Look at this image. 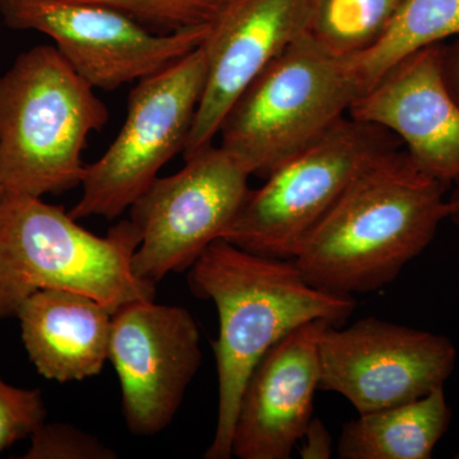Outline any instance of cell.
Listing matches in <instances>:
<instances>
[{"label":"cell","mask_w":459,"mask_h":459,"mask_svg":"<svg viewBox=\"0 0 459 459\" xmlns=\"http://www.w3.org/2000/svg\"><path fill=\"white\" fill-rule=\"evenodd\" d=\"M110 9L131 18L148 31L171 35L208 29L237 0H71Z\"/></svg>","instance_id":"d6986e66"},{"label":"cell","mask_w":459,"mask_h":459,"mask_svg":"<svg viewBox=\"0 0 459 459\" xmlns=\"http://www.w3.org/2000/svg\"><path fill=\"white\" fill-rule=\"evenodd\" d=\"M403 2L313 0L307 33L334 56H359L385 38Z\"/></svg>","instance_id":"ac0fdd59"},{"label":"cell","mask_w":459,"mask_h":459,"mask_svg":"<svg viewBox=\"0 0 459 459\" xmlns=\"http://www.w3.org/2000/svg\"><path fill=\"white\" fill-rule=\"evenodd\" d=\"M448 219H451L453 223H455V225L457 226L459 230V186H457V189H455V192L452 193L451 197L448 198Z\"/></svg>","instance_id":"cb8c5ba5"},{"label":"cell","mask_w":459,"mask_h":459,"mask_svg":"<svg viewBox=\"0 0 459 459\" xmlns=\"http://www.w3.org/2000/svg\"><path fill=\"white\" fill-rule=\"evenodd\" d=\"M188 281L193 294L216 305L220 320L213 344L219 412L204 458L229 459L238 402L263 356L314 320L341 327L356 300L313 286L294 261L255 255L223 238L202 253L189 268Z\"/></svg>","instance_id":"7a4b0ae2"},{"label":"cell","mask_w":459,"mask_h":459,"mask_svg":"<svg viewBox=\"0 0 459 459\" xmlns=\"http://www.w3.org/2000/svg\"><path fill=\"white\" fill-rule=\"evenodd\" d=\"M452 36L459 38V0H404L385 38L349 57L350 68L364 93L404 57Z\"/></svg>","instance_id":"e0dca14e"},{"label":"cell","mask_w":459,"mask_h":459,"mask_svg":"<svg viewBox=\"0 0 459 459\" xmlns=\"http://www.w3.org/2000/svg\"><path fill=\"white\" fill-rule=\"evenodd\" d=\"M108 110L54 45H38L0 75V180L41 198L81 186L91 133Z\"/></svg>","instance_id":"3957f363"},{"label":"cell","mask_w":459,"mask_h":459,"mask_svg":"<svg viewBox=\"0 0 459 459\" xmlns=\"http://www.w3.org/2000/svg\"><path fill=\"white\" fill-rule=\"evenodd\" d=\"M361 93L349 57L305 32L238 96L220 126V147L265 179L343 119Z\"/></svg>","instance_id":"5b68a950"},{"label":"cell","mask_w":459,"mask_h":459,"mask_svg":"<svg viewBox=\"0 0 459 459\" xmlns=\"http://www.w3.org/2000/svg\"><path fill=\"white\" fill-rule=\"evenodd\" d=\"M204 44L162 71L138 81L119 134L98 161L87 165L74 220L126 212L159 171L183 153L207 80Z\"/></svg>","instance_id":"52a82bcc"},{"label":"cell","mask_w":459,"mask_h":459,"mask_svg":"<svg viewBox=\"0 0 459 459\" xmlns=\"http://www.w3.org/2000/svg\"><path fill=\"white\" fill-rule=\"evenodd\" d=\"M448 188L406 151H386L352 181L294 262L323 291L353 296L383 289L448 219Z\"/></svg>","instance_id":"6da1fadb"},{"label":"cell","mask_w":459,"mask_h":459,"mask_svg":"<svg viewBox=\"0 0 459 459\" xmlns=\"http://www.w3.org/2000/svg\"><path fill=\"white\" fill-rule=\"evenodd\" d=\"M25 459H114L117 453L100 442L98 437L83 433L68 424H47L31 437V446Z\"/></svg>","instance_id":"44dd1931"},{"label":"cell","mask_w":459,"mask_h":459,"mask_svg":"<svg viewBox=\"0 0 459 459\" xmlns=\"http://www.w3.org/2000/svg\"><path fill=\"white\" fill-rule=\"evenodd\" d=\"M5 193H7V190H5L4 186H3L2 180H0V202H2L3 198H4Z\"/></svg>","instance_id":"d4e9b609"},{"label":"cell","mask_w":459,"mask_h":459,"mask_svg":"<svg viewBox=\"0 0 459 459\" xmlns=\"http://www.w3.org/2000/svg\"><path fill=\"white\" fill-rule=\"evenodd\" d=\"M300 455L304 459H329L333 453V439L325 422L313 418L300 439Z\"/></svg>","instance_id":"7402d4cb"},{"label":"cell","mask_w":459,"mask_h":459,"mask_svg":"<svg viewBox=\"0 0 459 459\" xmlns=\"http://www.w3.org/2000/svg\"><path fill=\"white\" fill-rule=\"evenodd\" d=\"M45 419L47 407L40 389L18 388L0 377V453L31 437Z\"/></svg>","instance_id":"ffe728a7"},{"label":"cell","mask_w":459,"mask_h":459,"mask_svg":"<svg viewBox=\"0 0 459 459\" xmlns=\"http://www.w3.org/2000/svg\"><path fill=\"white\" fill-rule=\"evenodd\" d=\"M141 244L137 226L120 221L100 238L59 205L5 193L0 202V318L16 316L41 290H68L117 312L124 305L155 300L156 285L132 268Z\"/></svg>","instance_id":"277c9868"},{"label":"cell","mask_w":459,"mask_h":459,"mask_svg":"<svg viewBox=\"0 0 459 459\" xmlns=\"http://www.w3.org/2000/svg\"><path fill=\"white\" fill-rule=\"evenodd\" d=\"M401 141L391 132L344 117L316 143L250 189L221 238L247 252L294 261L352 181Z\"/></svg>","instance_id":"8992f818"},{"label":"cell","mask_w":459,"mask_h":459,"mask_svg":"<svg viewBox=\"0 0 459 459\" xmlns=\"http://www.w3.org/2000/svg\"><path fill=\"white\" fill-rule=\"evenodd\" d=\"M331 323L301 325L263 356L238 402L232 457L289 459L313 419L320 385L319 341Z\"/></svg>","instance_id":"5bb4252c"},{"label":"cell","mask_w":459,"mask_h":459,"mask_svg":"<svg viewBox=\"0 0 459 459\" xmlns=\"http://www.w3.org/2000/svg\"><path fill=\"white\" fill-rule=\"evenodd\" d=\"M442 74L446 90L459 105V38L452 45H442Z\"/></svg>","instance_id":"603a6c76"},{"label":"cell","mask_w":459,"mask_h":459,"mask_svg":"<svg viewBox=\"0 0 459 459\" xmlns=\"http://www.w3.org/2000/svg\"><path fill=\"white\" fill-rule=\"evenodd\" d=\"M16 316L27 355L47 379L80 382L98 376L108 360L113 313L90 296L41 290Z\"/></svg>","instance_id":"9a60e30c"},{"label":"cell","mask_w":459,"mask_h":459,"mask_svg":"<svg viewBox=\"0 0 459 459\" xmlns=\"http://www.w3.org/2000/svg\"><path fill=\"white\" fill-rule=\"evenodd\" d=\"M313 0H237L204 42L207 80L184 160L213 143L226 114L271 62L307 31Z\"/></svg>","instance_id":"7c38bea8"},{"label":"cell","mask_w":459,"mask_h":459,"mask_svg":"<svg viewBox=\"0 0 459 459\" xmlns=\"http://www.w3.org/2000/svg\"><path fill=\"white\" fill-rule=\"evenodd\" d=\"M442 45L392 66L353 101L349 117L391 132L422 171L451 186L459 181V105L444 83Z\"/></svg>","instance_id":"4fadbf2b"},{"label":"cell","mask_w":459,"mask_h":459,"mask_svg":"<svg viewBox=\"0 0 459 459\" xmlns=\"http://www.w3.org/2000/svg\"><path fill=\"white\" fill-rule=\"evenodd\" d=\"M108 360L119 377L126 427L153 437L171 424L201 367L197 323L180 307L124 305L113 314Z\"/></svg>","instance_id":"8fae6325"},{"label":"cell","mask_w":459,"mask_h":459,"mask_svg":"<svg viewBox=\"0 0 459 459\" xmlns=\"http://www.w3.org/2000/svg\"><path fill=\"white\" fill-rule=\"evenodd\" d=\"M9 29L49 36L93 89L114 91L143 80L204 44L211 27L159 35L110 9L71 0H0Z\"/></svg>","instance_id":"30bf717a"},{"label":"cell","mask_w":459,"mask_h":459,"mask_svg":"<svg viewBox=\"0 0 459 459\" xmlns=\"http://www.w3.org/2000/svg\"><path fill=\"white\" fill-rule=\"evenodd\" d=\"M249 178L213 143L186 159L177 174L157 178L129 208L141 235L132 258L135 276L156 285L168 274L189 270L237 216Z\"/></svg>","instance_id":"ba28073f"},{"label":"cell","mask_w":459,"mask_h":459,"mask_svg":"<svg viewBox=\"0 0 459 459\" xmlns=\"http://www.w3.org/2000/svg\"><path fill=\"white\" fill-rule=\"evenodd\" d=\"M444 388L419 400L359 413L337 444L341 459H429L451 425Z\"/></svg>","instance_id":"2e32d148"},{"label":"cell","mask_w":459,"mask_h":459,"mask_svg":"<svg viewBox=\"0 0 459 459\" xmlns=\"http://www.w3.org/2000/svg\"><path fill=\"white\" fill-rule=\"evenodd\" d=\"M319 355V389L342 395L359 413L444 388L457 361L448 337L373 316L343 329L327 325Z\"/></svg>","instance_id":"9c48e42d"}]
</instances>
